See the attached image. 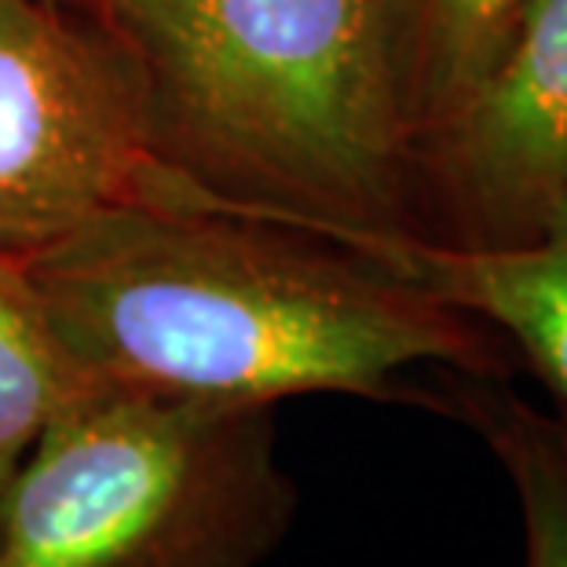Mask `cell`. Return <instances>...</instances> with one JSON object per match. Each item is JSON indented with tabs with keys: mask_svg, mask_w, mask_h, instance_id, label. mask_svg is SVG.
<instances>
[{
	"mask_svg": "<svg viewBox=\"0 0 567 567\" xmlns=\"http://www.w3.org/2000/svg\"><path fill=\"white\" fill-rule=\"evenodd\" d=\"M84 384L271 406L432 403L414 370L505 378V348L352 249L195 202H128L22 260Z\"/></svg>",
	"mask_w": 567,
	"mask_h": 567,
	"instance_id": "1",
	"label": "cell"
},
{
	"mask_svg": "<svg viewBox=\"0 0 567 567\" xmlns=\"http://www.w3.org/2000/svg\"><path fill=\"white\" fill-rule=\"evenodd\" d=\"M136 81L173 202L337 246L425 235L392 0H74Z\"/></svg>",
	"mask_w": 567,
	"mask_h": 567,
	"instance_id": "2",
	"label": "cell"
},
{
	"mask_svg": "<svg viewBox=\"0 0 567 567\" xmlns=\"http://www.w3.org/2000/svg\"><path fill=\"white\" fill-rule=\"evenodd\" d=\"M293 520L271 406L84 384L0 509V567H257Z\"/></svg>",
	"mask_w": 567,
	"mask_h": 567,
	"instance_id": "3",
	"label": "cell"
},
{
	"mask_svg": "<svg viewBox=\"0 0 567 567\" xmlns=\"http://www.w3.org/2000/svg\"><path fill=\"white\" fill-rule=\"evenodd\" d=\"M162 168L125 59L74 0H0V257L143 202Z\"/></svg>",
	"mask_w": 567,
	"mask_h": 567,
	"instance_id": "4",
	"label": "cell"
},
{
	"mask_svg": "<svg viewBox=\"0 0 567 567\" xmlns=\"http://www.w3.org/2000/svg\"><path fill=\"white\" fill-rule=\"evenodd\" d=\"M417 198L443 227L429 238L454 246L567 231V0H524L476 92L421 143Z\"/></svg>",
	"mask_w": 567,
	"mask_h": 567,
	"instance_id": "5",
	"label": "cell"
},
{
	"mask_svg": "<svg viewBox=\"0 0 567 567\" xmlns=\"http://www.w3.org/2000/svg\"><path fill=\"white\" fill-rule=\"evenodd\" d=\"M352 252L494 326L567 406V231L505 249L454 246L429 235L363 238Z\"/></svg>",
	"mask_w": 567,
	"mask_h": 567,
	"instance_id": "6",
	"label": "cell"
},
{
	"mask_svg": "<svg viewBox=\"0 0 567 567\" xmlns=\"http://www.w3.org/2000/svg\"><path fill=\"white\" fill-rule=\"evenodd\" d=\"M436 410L468 421L498 457L524 516V567H567V410L546 414L505 378L443 373Z\"/></svg>",
	"mask_w": 567,
	"mask_h": 567,
	"instance_id": "7",
	"label": "cell"
},
{
	"mask_svg": "<svg viewBox=\"0 0 567 567\" xmlns=\"http://www.w3.org/2000/svg\"><path fill=\"white\" fill-rule=\"evenodd\" d=\"M524 0H392L395 66L414 154L462 111Z\"/></svg>",
	"mask_w": 567,
	"mask_h": 567,
	"instance_id": "8",
	"label": "cell"
},
{
	"mask_svg": "<svg viewBox=\"0 0 567 567\" xmlns=\"http://www.w3.org/2000/svg\"><path fill=\"white\" fill-rule=\"evenodd\" d=\"M81 389L22 260L0 257V509L48 421Z\"/></svg>",
	"mask_w": 567,
	"mask_h": 567,
	"instance_id": "9",
	"label": "cell"
}]
</instances>
